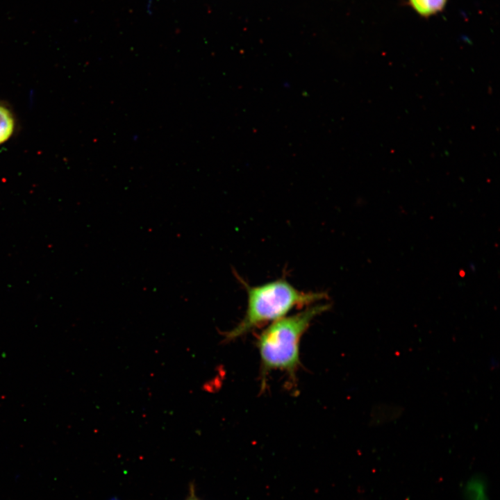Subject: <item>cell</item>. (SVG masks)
<instances>
[{
	"label": "cell",
	"mask_w": 500,
	"mask_h": 500,
	"mask_svg": "<svg viewBox=\"0 0 500 500\" xmlns=\"http://www.w3.org/2000/svg\"><path fill=\"white\" fill-rule=\"evenodd\" d=\"M242 283L247 295V309L240 322L224 333L227 342L284 317L294 308L307 307L327 299L326 292L299 290L283 278L256 286L243 281Z\"/></svg>",
	"instance_id": "cell-1"
},
{
	"label": "cell",
	"mask_w": 500,
	"mask_h": 500,
	"mask_svg": "<svg viewBox=\"0 0 500 500\" xmlns=\"http://www.w3.org/2000/svg\"><path fill=\"white\" fill-rule=\"evenodd\" d=\"M330 305L317 303L289 317L272 322L258 339L262 385L272 371L286 372L294 378L300 365L299 345L301 337L312 320L327 311Z\"/></svg>",
	"instance_id": "cell-2"
},
{
	"label": "cell",
	"mask_w": 500,
	"mask_h": 500,
	"mask_svg": "<svg viewBox=\"0 0 500 500\" xmlns=\"http://www.w3.org/2000/svg\"><path fill=\"white\" fill-rule=\"evenodd\" d=\"M410 5L419 15L430 17L442 11L447 0H408Z\"/></svg>",
	"instance_id": "cell-3"
},
{
	"label": "cell",
	"mask_w": 500,
	"mask_h": 500,
	"mask_svg": "<svg viewBox=\"0 0 500 500\" xmlns=\"http://www.w3.org/2000/svg\"><path fill=\"white\" fill-rule=\"evenodd\" d=\"M14 125V119L10 111L0 106V144L11 136Z\"/></svg>",
	"instance_id": "cell-4"
},
{
	"label": "cell",
	"mask_w": 500,
	"mask_h": 500,
	"mask_svg": "<svg viewBox=\"0 0 500 500\" xmlns=\"http://www.w3.org/2000/svg\"><path fill=\"white\" fill-rule=\"evenodd\" d=\"M186 500H199V499H197V498L194 497V495L192 494V495H191L190 497H188Z\"/></svg>",
	"instance_id": "cell-5"
}]
</instances>
